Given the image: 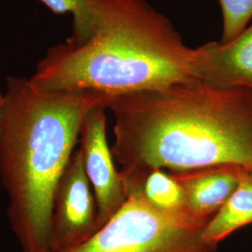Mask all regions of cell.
I'll use <instances>...</instances> for the list:
<instances>
[{"label":"cell","mask_w":252,"mask_h":252,"mask_svg":"<svg viewBox=\"0 0 252 252\" xmlns=\"http://www.w3.org/2000/svg\"><path fill=\"white\" fill-rule=\"evenodd\" d=\"M222 13L220 42H228L238 36L252 19V0H219Z\"/></svg>","instance_id":"obj_12"},{"label":"cell","mask_w":252,"mask_h":252,"mask_svg":"<svg viewBox=\"0 0 252 252\" xmlns=\"http://www.w3.org/2000/svg\"><path fill=\"white\" fill-rule=\"evenodd\" d=\"M195 52L199 81L252 90V24L228 42H207Z\"/></svg>","instance_id":"obj_7"},{"label":"cell","mask_w":252,"mask_h":252,"mask_svg":"<svg viewBox=\"0 0 252 252\" xmlns=\"http://www.w3.org/2000/svg\"><path fill=\"white\" fill-rule=\"evenodd\" d=\"M99 16L81 43L52 47L29 79L43 92L108 97L199 81L195 48L147 0H97Z\"/></svg>","instance_id":"obj_2"},{"label":"cell","mask_w":252,"mask_h":252,"mask_svg":"<svg viewBox=\"0 0 252 252\" xmlns=\"http://www.w3.org/2000/svg\"><path fill=\"white\" fill-rule=\"evenodd\" d=\"M252 224V173L246 172L239 185L204 229L206 242L214 247L240 228Z\"/></svg>","instance_id":"obj_9"},{"label":"cell","mask_w":252,"mask_h":252,"mask_svg":"<svg viewBox=\"0 0 252 252\" xmlns=\"http://www.w3.org/2000/svg\"><path fill=\"white\" fill-rule=\"evenodd\" d=\"M54 13H70L73 17L72 34L65 41L81 43L93 33L97 24L99 9L97 0H40Z\"/></svg>","instance_id":"obj_10"},{"label":"cell","mask_w":252,"mask_h":252,"mask_svg":"<svg viewBox=\"0 0 252 252\" xmlns=\"http://www.w3.org/2000/svg\"><path fill=\"white\" fill-rule=\"evenodd\" d=\"M81 151L66 164L54 193L50 252H63L88 240L98 230L97 207Z\"/></svg>","instance_id":"obj_5"},{"label":"cell","mask_w":252,"mask_h":252,"mask_svg":"<svg viewBox=\"0 0 252 252\" xmlns=\"http://www.w3.org/2000/svg\"><path fill=\"white\" fill-rule=\"evenodd\" d=\"M246 172L238 166H218L171 174L182 189L184 207L195 216L211 219L233 194Z\"/></svg>","instance_id":"obj_8"},{"label":"cell","mask_w":252,"mask_h":252,"mask_svg":"<svg viewBox=\"0 0 252 252\" xmlns=\"http://www.w3.org/2000/svg\"><path fill=\"white\" fill-rule=\"evenodd\" d=\"M2 102H3V94H1V93H0V106H1Z\"/></svg>","instance_id":"obj_13"},{"label":"cell","mask_w":252,"mask_h":252,"mask_svg":"<svg viewBox=\"0 0 252 252\" xmlns=\"http://www.w3.org/2000/svg\"><path fill=\"white\" fill-rule=\"evenodd\" d=\"M106 110L105 105L92 108L80 132V151L96 202L98 229L123 207L127 199L123 177L114 165L108 146Z\"/></svg>","instance_id":"obj_6"},{"label":"cell","mask_w":252,"mask_h":252,"mask_svg":"<svg viewBox=\"0 0 252 252\" xmlns=\"http://www.w3.org/2000/svg\"><path fill=\"white\" fill-rule=\"evenodd\" d=\"M142 186L126 184L123 207L88 240L63 252H217L203 236L210 219L195 216L184 207H155Z\"/></svg>","instance_id":"obj_4"},{"label":"cell","mask_w":252,"mask_h":252,"mask_svg":"<svg viewBox=\"0 0 252 252\" xmlns=\"http://www.w3.org/2000/svg\"><path fill=\"white\" fill-rule=\"evenodd\" d=\"M142 190L153 206L164 210H175L184 207L182 189L171 173L154 169L143 181Z\"/></svg>","instance_id":"obj_11"},{"label":"cell","mask_w":252,"mask_h":252,"mask_svg":"<svg viewBox=\"0 0 252 252\" xmlns=\"http://www.w3.org/2000/svg\"><path fill=\"white\" fill-rule=\"evenodd\" d=\"M108 96L94 92H43L9 77L0 106V182L23 252H50L54 193L92 108Z\"/></svg>","instance_id":"obj_3"},{"label":"cell","mask_w":252,"mask_h":252,"mask_svg":"<svg viewBox=\"0 0 252 252\" xmlns=\"http://www.w3.org/2000/svg\"><path fill=\"white\" fill-rule=\"evenodd\" d=\"M124 180L238 166L252 173V90L190 81L108 97Z\"/></svg>","instance_id":"obj_1"}]
</instances>
